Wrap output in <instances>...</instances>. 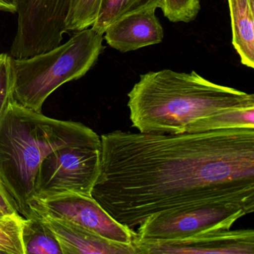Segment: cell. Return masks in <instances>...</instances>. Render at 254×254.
Masks as SVG:
<instances>
[{
  "label": "cell",
  "mask_w": 254,
  "mask_h": 254,
  "mask_svg": "<svg viewBox=\"0 0 254 254\" xmlns=\"http://www.w3.org/2000/svg\"><path fill=\"white\" fill-rule=\"evenodd\" d=\"M91 196L135 230L148 217L218 203L254 210V128L180 134L117 130L101 136Z\"/></svg>",
  "instance_id": "cell-1"
},
{
  "label": "cell",
  "mask_w": 254,
  "mask_h": 254,
  "mask_svg": "<svg viewBox=\"0 0 254 254\" xmlns=\"http://www.w3.org/2000/svg\"><path fill=\"white\" fill-rule=\"evenodd\" d=\"M132 127L141 133H199L212 117L254 107V96L171 69L140 75L128 94Z\"/></svg>",
  "instance_id": "cell-2"
},
{
  "label": "cell",
  "mask_w": 254,
  "mask_h": 254,
  "mask_svg": "<svg viewBox=\"0 0 254 254\" xmlns=\"http://www.w3.org/2000/svg\"><path fill=\"white\" fill-rule=\"evenodd\" d=\"M99 142L101 136L81 123L50 118L12 99L0 119V178L19 214L32 216L29 203L46 157L64 147Z\"/></svg>",
  "instance_id": "cell-3"
},
{
  "label": "cell",
  "mask_w": 254,
  "mask_h": 254,
  "mask_svg": "<svg viewBox=\"0 0 254 254\" xmlns=\"http://www.w3.org/2000/svg\"><path fill=\"white\" fill-rule=\"evenodd\" d=\"M103 35L92 28L78 31L56 48L25 59L12 58L13 99L42 113L43 105L59 87L82 78L104 50Z\"/></svg>",
  "instance_id": "cell-4"
},
{
  "label": "cell",
  "mask_w": 254,
  "mask_h": 254,
  "mask_svg": "<svg viewBox=\"0 0 254 254\" xmlns=\"http://www.w3.org/2000/svg\"><path fill=\"white\" fill-rule=\"evenodd\" d=\"M101 160L102 141L53 151L40 165L33 198L62 193L92 197V190L100 173Z\"/></svg>",
  "instance_id": "cell-5"
},
{
  "label": "cell",
  "mask_w": 254,
  "mask_h": 254,
  "mask_svg": "<svg viewBox=\"0 0 254 254\" xmlns=\"http://www.w3.org/2000/svg\"><path fill=\"white\" fill-rule=\"evenodd\" d=\"M248 214L242 206L235 203L181 208L151 215L136 232L140 239H185L207 232L230 230L237 220Z\"/></svg>",
  "instance_id": "cell-6"
},
{
  "label": "cell",
  "mask_w": 254,
  "mask_h": 254,
  "mask_svg": "<svg viewBox=\"0 0 254 254\" xmlns=\"http://www.w3.org/2000/svg\"><path fill=\"white\" fill-rule=\"evenodd\" d=\"M29 206L32 212L78 224L114 242L130 245L137 237L135 230L116 221L90 196L62 193L44 198H32Z\"/></svg>",
  "instance_id": "cell-7"
},
{
  "label": "cell",
  "mask_w": 254,
  "mask_h": 254,
  "mask_svg": "<svg viewBox=\"0 0 254 254\" xmlns=\"http://www.w3.org/2000/svg\"><path fill=\"white\" fill-rule=\"evenodd\" d=\"M133 245L136 254H254V232L218 230L175 240L136 237Z\"/></svg>",
  "instance_id": "cell-8"
},
{
  "label": "cell",
  "mask_w": 254,
  "mask_h": 254,
  "mask_svg": "<svg viewBox=\"0 0 254 254\" xmlns=\"http://www.w3.org/2000/svg\"><path fill=\"white\" fill-rule=\"evenodd\" d=\"M157 8L127 14L108 26L104 33L107 44L120 53H128L160 44L164 30L156 17Z\"/></svg>",
  "instance_id": "cell-9"
},
{
  "label": "cell",
  "mask_w": 254,
  "mask_h": 254,
  "mask_svg": "<svg viewBox=\"0 0 254 254\" xmlns=\"http://www.w3.org/2000/svg\"><path fill=\"white\" fill-rule=\"evenodd\" d=\"M32 214L38 215L54 234L62 254H136L133 244L126 245L109 240L65 220Z\"/></svg>",
  "instance_id": "cell-10"
},
{
  "label": "cell",
  "mask_w": 254,
  "mask_h": 254,
  "mask_svg": "<svg viewBox=\"0 0 254 254\" xmlns=\"http://www.w3.org/2000/svg\"><path fill=\"white\" fill-rule=\"evenodd\" d=\"M231 20L232 43L241 63L254 67V0H227Z\"/></svg>",
  "instance_id": "cell-11"
},
{
  "label": "cell",
  "mask_w": 254,
  "mask_h": 254,
  "mask_svg": "<svg viewBox=\"0 0 254 254\" xmlns=\"http://www.w3.org/2000/svg\"><path fill=\"white\" fill-rule=\"evenodd\" d=\"M22 239L25 254H62L54 234L35 214L24 218Z\"/></svg>",
  "instance_id": "cell-12"
},
{
  "label": "cell",
  "mask_w": 254,
  "mask_h": 254,
  "mask_svg": "<svg viewBox=\"0 0 254 254\" xmlns=\"http://www.w3.org/2000/svg\"><path fill=\"white\" fill-rule=\"evenodd\" d=\"M162 0H101L93 30L103 35L108 26L124 16L149 8H160Z\"/></svg>",
  "instance_id": "cell-13"
},
{
  "label": "cell",
  "mask_w": 254,
  "mask_h": 254,
  "mask_svg": "<svg viewBox=\"0 0 254 254\" xmlns=\"http://www.w3.org/2000/svg\"><path fill=\"white\" fill-rule=\"evenodd\" d=\"M100 2L101 0H70L65 20L66 32L91 27L97 18Z\"/></svg>",
  "instance_id": "cell-14"
},
{
  "label": "cell",
  "mask_w": 254,
  "mask_h": 254,
  "mask_svg": "<svg viewBox=\"0 0 254 254\" xmlns=\"http://www.w3.org/2000/svg\"><path fill=\"white\" fill-rule=\"evenodd\" d=\"M24 218L19 213L0 218V254H25L22 239Z\"/></svg>",
  "instance_id": "cell-15"
},
{
  "label": "cell",
  "mask_w": 254,
  "mask_h": 254,
  "mask_svg": "<svg viewBox=\"0 0 254 254\" xmlns=\"http://www.w3.org/2000/svg\"><path fill=\"white\" fill-rule=\"evenodd\" d=\"M160 8L169 21L188 23L197 17L200 0H162Z\"/></svg>",
  "instance_id": "cell-16"
},
{
  "label": "cell",
  "mask_w": 254,
  "mask_h": 254,
  "mask_svg": "<svg viewBox=\"0 0 254 254\" xmlns=\"http://www.w3.org/2000/svg\"><path fill=\"white\" fill-rule=\"evenodd\" d=\"M14 83L12 57L2 53L0 54V119L13 99Z\"/></svg>",
  "instance_id": "cell-17"
},
{
  "label": "cell",
  "mask_w": 254,
  "mask_h": 254,
  "mask_svg": "<svg viewBox=\"0 0 254 254\" xmlns=\"http://www.w3.org/2000/svg\"><path fill=\"white\" fill-rule=\"evenodd\" d=\"M0 210L5 215L19 213L17 206L12 196L10 194L5 184L0 178Z\"/></svg>",
  "instance_id": "cell-18"
},
{
  "label": "cell",
  "mask_w": 254,
  "mask_h": 254,
  "mask_svg": "<svg viewBox=\"0 0 254 254\" xmlns=\"http://www.w3.org/2000/svg\"><path fill=\"white\" fill-rule=\"evenodd\" d=\"M18 0H0V11L17 13Z\"/></svg>",
  "instance_id": "cell-19"
},
{
  "label": "cell",
  "mask_w": 254,
  "mask_h": 254,
  "mask_svg": "<svg viewBox=\"0 0 254 254\" xmlns=\"http://www.w3.org/2000/svg\"><path fill=\"white\" fill-rule=\"evenodd\" d=\"M4 215H5L2 213V211L0 210V218H1V217L4 216Z\"/></svg>",
  "instance_id": "cell-20"
},
{
  "label": "cell",
  "mask_w": 254,
  "mask_h": 254,
  "mask_svg": "<svg viewBox=\"0 0 254 254\" xmlns=\"http://www.w3.org/2000/svg\"></svg>",
  "instance_id": "cell-21"
}]
</instances>
